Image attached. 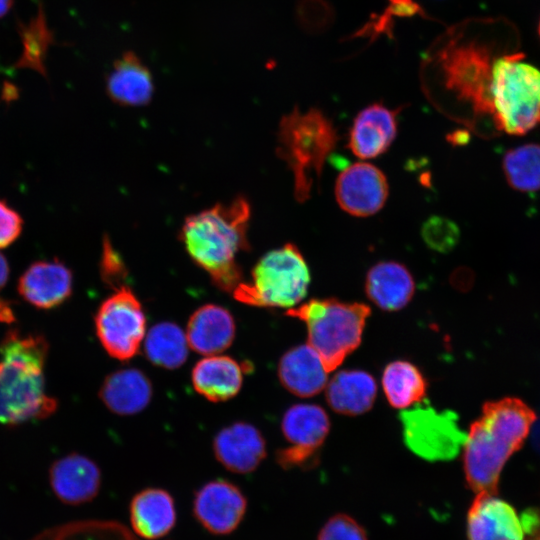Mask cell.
<instances>
[{
	"label": "cell",
	"mask_w": 540,
	"mask_h": 540,
	"mask_svg": "<svg viewBox=\"0 0 540 540\" xmlns=\"http://www.w3.org/2000/svg\"><path fill=\"white\" fill-rule=\"evenodd\" d=\"M535 419L534 411L517 398L483 405L463 445L465 478L475 493L497 494L506 461L521 448Z\"/></svg>",
	"instance_id": "1"
},
{
	"label": "cell",
	"mask_w": 540,
	"mask_h": 540,
	"mask_svg": "<svg viewBox=\"0 0 540 540\" xmlns=\"http://www.w3.org/2000/svg\"><path fill=\"white\" fill-rule=\"evenodd\" d=\"M249 218L248 201L237 197L229 204H217L187 217L181 229L189 256L225 292H233L243 281L236 258L249 248Z\"/></svg>",
	"instance_id": "2"
},
{
	"label": "cell",
	"mask_w": 540,
	"mask_h": 540,
	"mask_svg": "<svg viewBox=\"0 0 540 540\" xmlns=\"http://www.w3.org/2000/svg\"><path fill=\"white\" fill-rule=\"evenodd\" d=\"M49 345L40 334L10 330L0 343V423L18 425L52 415L57 400L46 393Z\"/></svg>",
	"instance_id": "3"
},
{
	"label": "cell",
	"mask_w": 540,
	"mask_h": 540,
	"mask_svg": "<svg viewBox=\"0 0 540 540\" xmlns=\"http://www.w3.org/2000/svg\"><path fill=\"white\" fill-rule=\"evenodd\" d=\"M338 141L332 122L318 109L301 112L295 108L280 121L278 148L294 176V192L299 202L309 199L314 175L321 178L328 155Z\"/></svg>",
	"instance_id": "4"
},
{
	"label": "cell",
	"mask_w": 540,
	"mask_h": 540,
	"mask_svg": "<svg viewBox=\"0 0 540 540\" xmlns=\"http://www.w3.org/2000/svg\"><path fill=\"white\" fill-rule=\"evenodd\" d=\"M494 125L511 135H523L540 124V70L519 50L494 61L490 88Z\"/></svg>",
	"instance_id": "5"
},
{
	"label": "cell",
	"mask_w": 540,
	"mask_h": 540,
	"mask_svg": "<svg viewBox=\"0 0 540 540\" xmlns=\"http://www.w3.org/2000/svg\"><path fill=\"white\" fill-rule=\"evenodd\" d=\"M370 313V307L364 303L328 298L311 299L288 309L286 315L306 324L308 345L319 354L326 370L331 372L360 345Z\"/></svg>",
	"instance_id": "6"
},
{
	"label": "cell",
	"mask_w": 540,
	"mask_h": 540,
	"mask_svg": "<svg viewBox=\"0 0 540 540\" xmlns=\"http://www.w3.org/2000/svg\"><path fill=\"white\" fill-rule=\"evenodd\" d=\"M310 272L299 249L287 243L265 254L254 266L250 282H241L232 292L247 305L293 308L305 297Z\"/></svg>",
	"instance_id": "7"
},
{
	"label": "cell",
	"mask_w": 540,
	"mask_h": 540,
	"mask_svg": "<svg viewBox=\"0 0 540 540\" xmlns=\"http://www.w3.org/2000/svg\"><path fill=\"white\" fill-rule=\"evenodd\" d=\"M500 54L494 52L488 43L467 40L451 42L438 56L448 90L455 93L459 100L470 104L475 114L490 116L492 120V68Z\"/></svg>",
	"instance_id": "8"
},
{
	"label": "cell",
	"mask_w": 540,
	"mask_h": 540,
	"mask_svg": "<svg viewBox=\"0 0 540 540\" xmlns=\"http://www.w3.org/2000/svg\"><path fill=\"white\" fill-rule=\"evenodd\" d=\"M95 330L104 350L117 360L133 358L146 335V316L136 295L124 285L99 306Z\"/></svg>",
	"instance_id": "9"
},
{
	"label": "cell",
	"mask_w": 540,
	"mask_h": 540,
	"mask_svg": "<svg viewBox=\"0 0 540 540\" xmlns=\"http://www.w3.org/2000/svg\"><path fill=\"white\" fill-rule=\"evenodd\" d=\"M404 439L418 456L430 460H449L464 445L466 434L451 411L437 412L432 407L417 406L401 414Z\"/></svg>",
	"instance_id": "10"
},
{
	"label": "cell",
	"mask_w": 540,
	"mask_h": 540,
	"mask_svg": "<svg viewBox=\"0 0 540 540\" xmlns=\"http://www.w3.org/2000/svg\"><path fill=\"white\" fill-rule=\"evenodd\" d=\"M329 428L328 415L320 406L301 403L289 407L283 415L281 430L290 445L277 451V463L284 469L311 464Z\"/></svg>",
	"instance_id": "11"
},
{
	"label": "cell",
	"mask_w": 540,
	"mask_h": 540,
	"mask_svg": "<svg viewBox=\"0 0 540 540\" xmlns=\"http://www.w3.org/2000/svg\"><path fill=\"white\" fill-rule=\"evenodd\" d=\"M247 507V497L238 485L226 479H214L195 491L192 514L208 533L224 536L240 526Z\"/></svg>",
	"instance_id": "12"
},
{
	"label": "cell",
	"mask_w": 540,
	"mask_h": 540,
	"mask_svg": "<svg viewBox=\"0 0 540 540\" xmlns=\"http://www.w3.org/2000/svg\"><path fill=\"white\" fill-rule=\"evenodd\" d=\"M389 193L387 178L375 165L356 162L341 171L335 184L340 208L357 217L371 216L385 204Z\"/></svg>",
	"instance_id": "13"
},
{
	"label": "cell",
	"mask_w": 540,
	"mask_h": 540,
	"mask_svg": "<svg viewBox=\"0 0 540 540\" xmlns=\"http://www.w3.org/2000/svg\"><path fill=\"white\" fill-rule=\"evenodd\" d=\"M49 484L57 499L66 505L91 502L101 488V470L89 457L70 453L49 469Z\"/></svg>",
	"instance_id": "14"
},
{
	"label": "cell",
	"mask_w": 540,
	"mask_h": 540,
	"mask_svg": "<svg viewBox=\"0 0 540 540\" xmlns=\"http://www.w3.org/2000/svg\"><path fill=\"white\" fill-rule=\"evenodd\" d=\"M213 451L217 461L228 471L249 474L266 457V442L257 427L238 421L215 435Z\"/></svg>",
	"instance_id": "15"
},
{
	"label": "cell",
	"mask_w": 540,
	"mask_h": 540,
	"mask_svg": "<svg viewBox=\"0 0 540 540\" xmlns=\"http://www.w3.org/2000/svg\"><path fill=\"white\" fill-rule=\"evenodd\" d=\"M496 494L478 493L467 514L468 540H524L515 509Z\"/></svg>",
	"instance_id": "16"
},
{
	"label": "cell",
	"mask_w": 540,
	"mask_h": 540,
	"mask_svg": "<svg viewBox=\"0 0 540 540\" xmlns=\"http://www.w3.org/2000/svg\"><path fill=\"white\" fill-rule=\"evenodd\" d=\"M71 270L58 260L38 261L30 265L18 282L22 298L39 309L63 304L72 293Z\"/></svg>",
	"instance_id": "17"
},
{
	"label": "cell",
	"mask_w": 540,
	"mask_h": 540,
	"mask_svg": "<svg viewBox=\"0 0 540 540\" xmlns=\"http://www.w3.org/2000/svg\"><path fill=\"white\" fill-rule=\"evenodd\" d=\"M132 532L144 540L167 536L177 522L173 496L165 489L148 487L138 491L129 504Z\"/></svg>",
	"instance_id": "18"
},
{
	"label": "cell",
	"mask_w": 540,
	"mask_h": 540,
	"mask_svg": "<svg viewBox=\"0 0 540 540\" xmlns=\"http://www.w3.org/2000/svg\"><path fill=\"white\" fill-rule=\"evenodd\" d=\"M397 113L380 103L362 109L349 134L352 153L360 159H372L386 152L396 137Z\"/></svg>",
	"instance_id": "19"
},
{
	"label": "cell",
	"mask_w": 540,
	"mask_h": 540,
	"mask_svg": "<svg viewBox=\"0 0 540 540\" xmlns=\"http://www.w3.org/2000/svg\"><path fill=\"white\" fill-rule=\"evenodd\" d=\"M185 334L193 351L206 356L216 355L233 343L236 323L228 309L205 304L191 314Z\"/></svg>",
	"instance_id": "20"
},
{
	"label": "cell",
	"mask_w": 540,
	"mask_h": 540,
	"mask_svg": "<svg viewBox=\"0 0 540 540\" xmlns=\"http://www.w3.org/2000/svg\"><path fill=\"white\" fill-rule=\"evenodd\" d=\"M247 368L252 366L239 363L230 356L210 355L194 365L192 385L198 394L209 401H227L239 393Z\"/></svg>",
	"instance_id": "21"
},
{
	"label": "cell",
	"mask_w": 540,
	"mask_h": 540,
	"mask_svg": "<svg viewBox=\"0 0 540 540\" xmlns=\"http://www.w3.org/2000/svg\"><path fill=\"white\" fill-rule=\"evenodd\" d=\"M153 91L152 74L136 53L126 51L114 61L106 80V92L113 102L143 106L150 102Z\"/></svg>",
	"instance_id": "22"
},
{
	"label": "cell",
	"mask_w": 540,
	"mask_h": 540,
	"mask_svg": "<svg viewBox=\"0 0 540 540\" xmlns=\"http://www.w3.org/2000/svg\"><path fill=\"white\" fill-rule=\"evenodd\" d=\"M153 395L148 376L137 368L116 370L104 379L99 397L114 414L129 416L143 411Z\"/></svg>",
	"instance_id": "23"
},
{
	"label": "cell",
	"mask_w": 540,
	"mask_h": 540,
	"mask_svg": "<svg viewBox=\"0 0 540 540\" xmlns=\"http://www.w3.org/2000/svg\"><path fill=\"white\" fill-rule=\"evenodd\" d=\"M328 373L319 354L308 344L288 350L278 365L281 384L299 397H311L321 392L327 384Z\"/></svg>",
	"instance_id": "24"
},
{
	"label": "cell",
	"mask_w": 540,
	"mask_h": 540,
	"mask_svg": "<svg viewBox=\"0 0 540 540\" xmlns=\"http://www.w3.org/2000/svg\"><path fill=\"white\" fill-rule=\"evenodd\" d=\"M365 291L368 298L382 310L397 311L412 299L415 283L403 264L383 261L369 269Z\"/></svg>",
	"instance_id": "25"
},
{
	"label": "cell",
	"mask_w": 540,
	"mask_h": 540,
	"mask_svg": "<svg viewBox=\"0 0 540 540\" xmlns=\"http://www.w3.org/2000/svg\"><path fill=\"white\" fill-rule=\"evenodd\" d=\"M376 394L374 378L361 370L339 371L326 388L329 406L335 412L348 416L367 412L373 406Z\"/></svg>",
	"instance_id": "26"
},
{
	"label": "cell",
	"mask_w": 540,
	"mask_h": 540,
	"mask_svg": "<svg viewBox=\"0 0 540 540\" xmlns=\"http://www.w3.org/2000/svg\"><path fill=\"white\" fill-rule=\"evenodd\" d=\"M186 334L170 321L153 325L144 338V353L155 366L164 369L181 367L188 357Z\"/></svg>",
	"instance_id": "27"
},
{
	"label": "cell",
	"mask_w": 540,
	"mask_h": 540,
	"mask_svg": "<svg viewBox=\"0 0 540 540\" xmlns=\"http://www.w3.org/2000/svg\"><path fill=\"white\" fill-rule=\"evenodd\" d=\"M382 386L390 405L404 409L423 400L427 383L419 369L407 361H394L383 372Z\"/></svg>",
	"instance_id": "28"
},
{
	"label": "cell",
	"mask_w": 540,
	"mask_h": 540,
	"mask_svg": "<svg viewBox=\"0 0 540 540\" xmlns=\"http://www.w3.org/2000/svg\"><path fill=\"white\" fill-rule=\"evenodd\" d=\"M31 540H142L114 520H81L42 531Z\"/></svg>",
	"instance_id": "29"
},
{
	"label": "cell",
	"mask_w": 540,
	"mask_h": 540,
	"mask_svg": "<svg viewBox=\"0 0 540 540\" xmlns=\"http://www.w3.org/2000/svg\"><path fill=\"white\" fill-rule=\"evenodd\" d=\"M503 170L513 189L526 193L540 190V145L529 143L507 151Z\"/></svg>",
	"instance_id": "30"
},
{
	"label": "cell",
	"mask_w": 540,
	"mask_h": 540,
	"mask_svg": "<svg viewBox=\"0 0 540 540\" xmlns=\"http://www.w3.org/2000/svg\"><path fill=\"white\" fill-rule=\"evenodd\" d=\"M424 242L433 250L447 253L459 241L460 231L456 223L443 216H431L421 230Z\"/></svg>",
	"instance_id": "31"
},
{
	"label": "cell",
	"mask_w": 540,
	"mask_h": 540,
	"mask_svg": "<svg viewBox=\"0 0 540 540\" xmlns=\"http://www.w3.org/2000/svg\"><path fill=\"white\" fill-rule=\"evenodd\" d=\"M317 540H367V534L355 519L340 513L323 525Z\"/></svg>",
	"instance_id": "32"
},
{
	"label": "cell",
	"mask_w": 540,
	"mask_h": 540,
	"mask_svg": "<svg viewBox=\"0 0 540 540\" xmlns=\"http://www.w3.org/2000/svg\"><path fill=\"white\" fill-rule=\"evenodd\" d=\"M128 272L120 256L114 251L108 239H105L101 260V276L108 286L118 289L125 284Z\"/></svg>",
	"instance_id": "33"
},
{
	"label": "cell",
	"mask_w": 540,
	"mask_h": 540,
	"mask_svg": "<svg viewBox=\"0 0 540 540\" xmlns=\"http://www.w3.org/2000/svg\"><path fill=\"white\" fill-rule=\"evenodd\" d=\"M20 215L0 201V248L7 247L16 240L22 230Z\"/></svg>",
	"instance_id": "34"
},
{
	"label": "cell",
	"mask_w": 540,
	"mask_h": 540,
	"mask_svg": "<svg viewBox=\"0 0 540 540\" xmlns=\"http://www.w3.org/2000/svg\"><path fill=\"white\" fill-rule=\"evenodd\" d=\"M524 533L532 536L540 532V510L529 508L525 510L520 517Z\"/></svg>",
	"instance_id": "35"
},
{
	"label": "cell",
	"mask_w": 540,
	"mask_h": 540,
	"mask_svg": "<svg viewBox=\"0 0 540 540\" xmlns=\"http://www.w3.org/2000/svg\"><path fill=\"white\" fill-rule=\"evenodd\" d=\"M15 320V316L10 304L0 298V323L10 324Z\"/></svg>",
	"instance_id": "36"
},
{
	"label": "cell",
	"mask_w": 540,
	"mask_h": 540,
	"mask_svg": "<svg viewBox=\"0 0 540 540\" xmlns=\"http://www.w3.org/2000/svg\"><path fill=\"white\" fill-rule=\"evenodd\" d=\"M9 276V265L3 255L0 254V289H2Z\"/></svg>",
	"instance_id": "37"
},
{
	"label": "cell",
	"mask_w": 540,
	"mask_h": 540,
	"mask_svg": "<svg viewBox=\"0 0 540 540\" xmlns=\"http://www.w3.org/2000/svg\"><path fill=\"white\" fill-rule=\"evenodd\" d=\"M13 0H0V18L4 17L11 9Z\"/></svg>",
	"instance_id": "38"
},
{
	"label": "cell",
	"mask_w": 540,
	"mask_h": 540,
	"mask_svg": "<svg viewBox=\"0 0 540 540\" xmlns=\"http://www.w3.org/2000/svg\"><path fill=\"white\" fill-rule=\"evenodd\" d=\"M528 540H540V532L530 536Z\"/></svg>",
	"instance_id": "39"
},
{
	"label": "cell",
	"mask_w": 540,
	"mask_h": 540,
	"mask_svg": "<svg viewBox=\"0 0 540 540\" xmlns=\"http://www.w3.org/2000/svg\"><path fill=\"white\" fill-rule=\"evenodd\" d=\"M538 33H539V36H540V21H539V25H538Z\"/></svg>",
	"instance_id": "40"
}]
</instances>
